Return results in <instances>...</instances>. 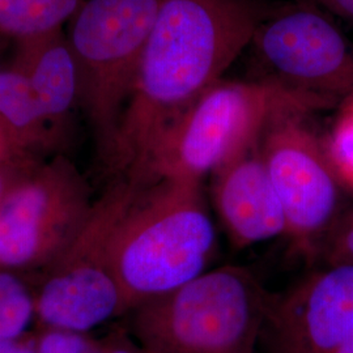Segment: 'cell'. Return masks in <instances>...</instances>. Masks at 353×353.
Wrapping results in <instances>:
<instances>
[{
    "instance_id": "cell-1",
    "label": "cell",
    "mask_w": 353,
    "mask_h": 353,
    "mask_svg": "<svg viewBox=\"0 0 353 353\" xmlns=\"http://www.w3.org/2000/svg\"><path fill=\"white\" fill-rule=\"evenodd\" d=\"M263 12L250 0H164L106 161L138 178L165 134L252 43Z\"/></svg>"
},
{
    "instance_id": "cell-2",
    "label": "cell",
    "mask_w": 353,
    "mask_h": 353,
    "mask_svg": "<svg viewBox=\"0 0 353 353\" xmlns=\"http://www.w3.org/2000/svg\"><path fill=\"white\" fill-rule=\"evenodd\" d=\"M214 246L216 229L202 182L161 179L144 185L112 245L125 312L201 276Z\"/></svg>"
},
{
    "instance_id": "cell-3",
    "label": "cell",
    "mask_w": 353,
    "mask_h": 353,
    "mask_svg": "<svg viewBox=\"0 0 353 353\" xmlns=\"http://www.w3.org/2000/svg\"><path fill=\"white\" fill-rule=\"evenodd\" d=\"M335 101L290 88L267 77L258 81H219L172 127L137 179L202 182L248 150L283 118L305 115Z\"/></svg>"
},
{
    "instance_id": "cell-4",
    "label": "cell",
    "mask_w": 353,
    "mask_h": 353,
    "mask_svg": "<svg viewBox=\"0 0 353 353\" xmlns=\"http://www.w3.org/2000/svg\"><path fill=\"white\" fill-rule=\"evenodd\" d=\"M243 267L224 265L134 309L144 353H255L270 303Z\"/></svg>"
},
{
    "instance_id": "cell-5",
    "label": "cell",
    "mask_w": 353,
    "mask_h": 353,
    "mask_svg": "<svg viewBox=\"0 0 353 353\" xmlns=\"http://www.w3.org/2000/svg\"><path fill=\"white\" fill-rule=\"evenodd\" d=\"M164 0H85L71 20L79 102L109 151Z\"/></svg>"
},
{
    "instance_id": "cell-6",
    "label": "cell",
    "mask_w": 353,
    "mask_h": 353,
    "mask_svg": "<svg viewBox=\"0 0 353 353\" xmlns=\"http://www.w3.org/2000/svg\"><path fill=\"white\" fill-rule=\"evenodd\" d=\"M262 154L284 212L287 237L296 252L314 254L334 227L343 186L323 141L305 115H293L265 131Z\"/></svg>"
},
{
    "instance_id": "cell-7",
    "label": "cell",
    "mask_w": 353,
    "mask_h": 353,
    "mask_svg": "<svg viewBox=\"0 0 353 353\" xmlns=\"http://www.w3.org/2000/svg\"><path fill=\"white\" fill-rule=\"evenodd\" d=\"M89 214L87 190L67 165L24 173L0 202V267L43 265L74 242Z\"/></svg>"
},
{
    "instance_id": "cell-8",
    "label": "cell",
    "mask_w": 353,
    "mask_h": 353,
    "mask_svg": "<svg viewBox=\"0 0 353 353\" xmlns=\"http://www.w3.org/2000/svg\"><path fill=\"white\" fill-rule=\"evenodd\" d=\"M123 208L114 201L97 203L65 252V261L45 283L38 313L57 327L87 331L125 313L112 267V245Z\"/></svg>"
},
{
    "instance_id": "cell-9",
    "label": "cell",
    "mask_w": 353,
    "mask_h": 353,
    "mask_svg": "<svg viewBox=\"0 0 353 353\" xmlns=\"http://www.w3.org/2000/svg\"><path fill=\"white\" fill-rule=\"evenodd\" d=\"M252 42L274 80L328 100L353 93V50L336 26L299 7L262 21Z\"/></svg>"
},
{
    "instance_id": "cell-10",
    "label": "cell",
    "mask_w": 353,
    "mask_h": 353,
    "mask_svg": "<svg viewBox=\"0 0 353 353\" xmlns=\"http://www.w3.org/2000/svg\"><path fill=\"white\" fill-rule=\"evenodd\" d=\"M353 334V265H328L270 299L261 341L268 353H334Z\"/></svg>"
},
{
    "instance_id": "cell-11",
    "label": "cell",
    "mask_w": 353,
    "mask_h": 353,
    "mask_svg": "<svg viewBox=\"0 0 353 353\" xmlns=\"http://www.w3.org/2000/svg\"><path fill=\"white\" fill-rule=\"evenodd\" d=\"M262 139L212 174L216 211L237 248L287 236L284 212L263 160Z\"/></svg>"
},
{
    "instance_id": "cell-12",
    "label": "cell",
    "mask_w": 353,
    "mask_h": 353,
    "mask_svg": "<svg viewBox=\"0 0 353 353\" xmlns=\"http://www.w3.org/2000/svg\"><path fill=\"white\" fill-rule=\"evenodd\" d=\"M13 65L26 75L51 126L61 125L79 101L75 58L62 29L20 39Z\"/></svg>"
},
{
    "instance_id": "cell-13",
    "label": "cell",
    "mask_w": 353,
    "mask_h": 353,
    "mask_svg": "<svg viewBox=\"0 0 353 353\" xmlns=\"http://www.w3.org/2000/svg\"><path fill=\"white\" fill-rule=\"evenodd\" d=\"M0 123L29 154L50 143L51 125L16 65L0 71Z\"/></svg>"
},
{
    "instance_id": "cell-14",
    "label": "cell",
    "mask_w": 353,
    "mask_h": 353,
    "mask_svg": "<svg viewBox=\"0 0 353 353\" xmlns=\"http://www.w3.org/2000/svg\"><path fill=\"white\" fill-rule=\"evenodd\" d=\"M85 0H0V34L20 39L62 29Z\"/></svg>"
},
{
    "instance_id": "cell-15",
    "label": "cell",
    "mask_w": 353,
    "mask_h": 353,
    "mask_svg": "<svg viewBox=\"0 0 353 353\" xmlns=\"http://www.w3.org/2000/svg\"><path fill=\"white\" fill-rule=\"evenodd\" d=\"M323 145L341 185L353 190V93L343 99L341 110Z\"/></svg>"
},
{
    "instance_id": "cell-16",
    "label": "cell",
    "mask_w": 353,
    "mask_h": 353,
    "mask_svg": "<svg viewBox=\"0 0 353 353\" xmlns=\"http://www.w3.org/2000/svg\"><path fill=\"white\" fill-rule=\"evenodd\" d=\"M33 303L28 292L0 301V343L11 341L28 326Z\"/></svg>"
},
{
    "instance_id": "cell-17",
    "label": "cell",
    "mask_w": 353,
    "mask_h": 353,
    "mask_svg": "<svg viewBox=\"0 0 353 353\" xmlns=\"http://www.w3.org/2000/svg\"><path fill=\"white\" fill-rule=\"evenodd\" d=\"M328 265H353V214L334 233L327 249Z\"/></svg>"
},
{
    "instance_id": "cell-18",
    "label": "cell",
    "mask_w": 353,
    "mask_h": 353,
    "mask_svg": "<svg viewBox=\"0 0 353 353\" xmlns=\"http://www.w3.org/2000/svg\"><path fill=\"white\" fill-rule=\"evenodd\" d=\"M89 345L83 338L74 334L51 332L43 338L39 353H89Z\"/></svg>"
},
{
    "instance_id": "cell-19",
    "label": "cell",
    "mask_w": 353,
    "mask_h": 353,
    "mask_svg": "<svg viewBox=\"0 0 353 353\" xmlns=\"http://www.w3.org/2000/svg\"><path fill=\"white\" fill-rule=\"evenodd\" d=\"M28 156L30 154L17 144L12 135L0 123V168L23 166Z\"/></svg>"
},
{
    "instance_id": "cell-20",
    "label": "cell",
    "mask_w": 353,
    "mask_h": 353,
    "mask_svg": "<svg viewBox=\"0 0 353 353\" xmlns=\"http://www.w3.org/2000/svg\"><path fill=\"white\" fill-rule=\"evenodd\" d=\"M14 174V166L12 168H0V202L4 199V196L8 194V191L12 189L13 185L19 181V178L23 176Z\"/></svg>"
},
{
    "instance_id": "cell-21",
    "label": "cell",
    "mask_w": 353,
    "mask_h": 353,
    "mask_svg": "<svg viewBox=\"0 0 353 353\" xmlns=\"http://www.w3.org/2000/svg\"><path fill=\"white\" fill-rule=\"evenodd\" d=\"M327 8L353 23V0H321Z\"/></svg>"
},
{
    "instance_id": "cell-22",
    "label": "cell",
    "mask_w": 353,
    "mask_h": 353,
    "mask_svg": "<svg viewBox=\"0 0 353 353\" xmlns=\"http://www.w3.org/2000/svg\"><path fill=\"white\" fill-rule=\"evenodd\" d=\"M0 353H33V351L28 347L14 345L11 341L0 343Z\"/></svg>"
},
{
    "instance_id": "cell-23",
    "label": "cell",
    "mask_w": 353,
    "mask_h": 353,
    "mask_svg": "<svg viewBox=\"0 0 353 353\" xmlns=\"http://www.w3.org/2000/svg\"><path fill=\"white\" fill-rule=\"evenodd\" d=\"M334 353H353V334Z\"/></svg>"
},
{
    "instance_id": "cell-24",
    "label": "cell",
    "mask_w": 353,
    "mask_h": 353,
    "mask_svg": "<svg viewBox=\"0 0 353 353\" xmlns=\"http://www.w3.org/2000/svg\"><path fill=\"white\" fill-rule=\"evenodd\" d=\"M89 353H100V352H89Z\"/></svg>"
}]
</instances>
